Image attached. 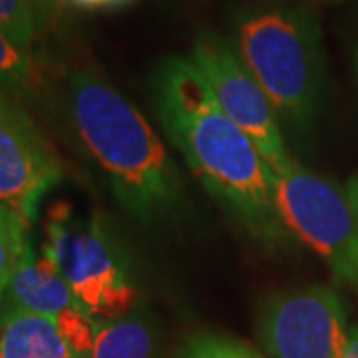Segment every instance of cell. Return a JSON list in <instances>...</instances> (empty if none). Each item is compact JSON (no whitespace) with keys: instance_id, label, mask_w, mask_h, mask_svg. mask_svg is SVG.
<instances>
[{"instance_id":"cell-2","label":"cell","mask_w":358,"mask_h":358,"mask_svg":"<svg viewBox=\"0 0 358 358\" xmlns=\"http://www.w3.org/2000/svg\"><path fill=\"white\" fill-rule=\"evenodd\" d=\"M66 108L84 152L108 179L115 199L140 223L178 213L183 181L150 122L96 68L68 76Z\"/></svg>"},{"instance_id":"cell-14","label":"cell","mask_w":358,"mask_h":358,"mask_svg":"<svg viewBox=\"0 0 358 358\" xmlns=\"http://www.w3.org/2000/svg\"><path fill=\"white\" fill-rule=\"evenodd\" d=\"M0 30L16 46L30 50L40 24L28 0H0Z\"/></svg>"},{"instance_id":"cell-22","label":"cell","mask_w":358,"mask_h":358,"mask_svg":"<svg viewBox=\"0 0 358 358\" xmlns=\"http://www.w3.org/2000/svg\"><path fill=\"white\" fill-rule=\"evenodd\" d=\"M313 2H343V0H313Z\"/></svg>"},{"instance_id":"cell-17","label":"cell","mask_w":358,"mask_h":358,"mask_svg":"<svg viewBox=\"0 0 358 358\" xmlns=\"http://www.w3.org/2000/svg\"><path fill=\"white\" fill-rule=\"evenodd\" d=\"M346 199H348V203H350V209H352V213H355V219H357V225H358V173L355 178H350V181L346 183Z\"/></svg>"},{"instance_id":"cell-11","label":"cell","mask_w":358,"mask_h":358,"mask_svg":"<svg viewBox=\"0 0 358 358\" xmlns=\"http://www.w3.org/2000/svg\"><path fill=\"white\" fill-rule=\"evenodd\" d=\"M157 348L155 327L145 313L96 320V333L84 358H154Z\"/></svg>"},{"instance_id":"cell-7","label":"cell","mask_w":358,"mask_h":358,"mask_svg":"<svg viewBox=\"0 0 358 358\" xmlns=\"http://www.w3.org/2000/svg\"><path fill=\"white\" fill-rule=\"evenodd\" d=\"M257 334L273 358H343L350 341L343 303L324 287L268 296L259 310Z\"/></svg>"},{"instance_id":"cell-1","label":"cell","mask_w":358,"mask_h":358,"mask_svg":"<svg viewBox=\"0 0 358 358\" xmlns=\"http://www.w3.org/2000/svg\"><path fill=\"white\" fill-rule=\"evenodd\" d=\"M157 117L192 173L257 243L289 249L293 235L282 225L273 197V173L219 106L192 58L169 56L152 76Z\"/></svg>"},{"instance_id":"cell-20","label":"cell","mask_w":358,"mask_h":358,"mask_svg":"<svg viewBox=\"0 0 358 358\" xmlns=\"http://www.w3.org/2000/svg\"><path fill=\"white\" fill-rule=\"evenodd\" d=\"M14 106H18V103L14 102L13 98H8L4 92H0V110H10Z\"/></svg>"},{"instance_id":"cell-13","label":"cell","mask_w":358,"mask_h":358,"mask_svg":"<svg viewBox=\"0 0 358 358\" xmlns=\"http://www.w3.org/2000/svg\"><path fill=\"white\" fill-rule=\"evenodd\" d=\"M28 223L30 221L18 211L0 203V307L14 273L24 257L26 247L30 245L26 235Z\"/></svg>"},{"instance_id":"cell-10","label":"cell","mask_w":358,"mask_h":358,"mask_svg":"<svg viewBox=\"0 0 358 358\" xmlns=\"http://www.w3.org/2000/svg\"><path fill=\"white\" fill-rule=\"evenodd\" d=\"M0 358H82L58 322L24 308L0 307Z\"/></svg>"},{"instance_id":"cell-12","label":"cell","mask_w":358,"mask_h":358,"mask_svg":"<svg viewBox=\"0 0 358 358\" xmlns=\"http://www.w3.org/2000/svg\"><path fill=\"white\" fill-rule=\"evenodd\" d=\"M36 86L38 74L30 50L16 46L0 30V92L16 102L32 96Z\"/></svg>"},{"instance_id":"cell-21","label":"cell","mask_w":358,"mask_h":358,"mask_svg":"<svg viewBox=\"0 0 358 358\" xmlns=\"http://www.w3.org/2000/svg\"><path fill=\"white\" fill-rule=\"evenodd\" d=\"M134 0H108V8H120V6H126L131 4Z\"/></svg>"},{"instance_id":"cell-5","label":"cell","mask_w":358,"mask_h":358,"mask_svg":"<svg viewBox=\"0 0 358 358\" xmlns=\"http://www.w3.org/2000/svg\"><path fill=\"white\" fill-rule=\"evenodd\" d=\"M273 197L287 231L358 285V225L346 193L293 159L273 173Z\"/></svg>"},{"instance_id":"cell-18","label":"cell","mask_w":358,"mask_h":358,"mask_svg":"<svg viewBox=\"0 0 358 358\" xmlns=\"http://www.w3.org/2000/svg\"><path fill=\"white\" fill-rule=\"evenodd\" d=\"M343 358H358V329L350 333V341L346 346V352Z\"/></svg>"},{"instance_id":"cell-15","label":"cell","mask_w":358,"mask_h":358,"mask_svg":"<svg viewBox=\"0 0 358 358\" xmlns=\"http://www.w3.org/2000/svg\"><path fill=\"white\" fill-rule=\"evenodd\" d=\"M179 358H263L257 350L237 338L225 334H197L193 336Z\"/></svg>"},{"instance_id":"cell-4","label":"cell","mask_w":358,"mask_h":358,"mask_svg":"<svg viewBox=\"0 0 358 358\" xmlns=\"http://www.w3.org/2000/svg\"><path fill=\"white\" fill-rule=\"evenodd\" d=\"M44 251L54 259L80 308L96 320L128 315L136 282L128 251L100 215L80 217L68 205L54 207Z\"/></svg>"},{"instance_id":"cell-3","label":"cell","mask_w":358,"mask_h":358,"mask_svg":"<svg viewBox=\"0 0 358 358\" xmlns=\"http://www.w3.org/2000/svg\"><path fill=\"white\" fill-rule=\"evenodd\" d=\"M231 44L273 103L279 122L305 134L324 90V50L315 13L305 4L241 8Z\"/></svg>"},{"instance_id":"cell-9","label":"cell","mask_w":358,"mask_h":358,"mask_svg":"<svg viewBox=\"0 0 358 358\" xmlns=\"http://www.w3.org/2000/svg\"><path fill=\"white\" fill-rule=\"evenodd\" d=\"M2 305L18 307L48 319H58L70 308L80 307L70 285L46 251L40 255L28 245L20 265L8 285Z\"/></svg>"},{"instance_id":"cell-8","label":"cell","mask_w":358,"mask_h":358,"mask_svg":"<svg viewBox=\"0 0 358 358\" xmlns=\"http://www.w3.org/2000/svg\"><path fill=\"white\" fill-rule=\"evenodd\" d=\"M62 179V166L24 110H0V203L24 219L36 215L44 193Z\"/></svg>"},{"instance_id":"cell-16","label":"cell","mask_w":358,"mask_h":358,"mask_svg":"<svg viewBox=\"0 0 358 358\" xmlns=\"http://www.w3.org/2000/svg\"><path fill=\"white\" fill-rule=\"evenodd\" d=\"M28 2L38 18L40 30L48 28L54 22V18L60 14V8L64 4V0H28Z\"/></svg>"},{"instance_id":"cell-19","label":"cell","mask_w":358,"mask_h":358,"mask_svg":"<svg viewBox=\"0 0 358 358\" xmlns=\"http://www.w3.org/2000/svg\"><path fill=\"white\" fill-rule=\"evenodd\" d=\"M82 8H102V6H108V0H70Z\"/></svg>"},{"instance_id":"cell-6","label":"cell","mask_w":358,"mask_h":358,"mask_svg":"<svg viewBox=\"0 0 358 358\" xmlns=\"http://www.w3.org/2000/svg\"><path fill=\"white\" fill-rule=\"evenodd\" d=\"M192 62L211 86L221 110L255 143L271 173L282 171L293 157L285 148L279 115L231 40L211 30L199 32L193 42Z\"/></svg>"}]
</instances>
